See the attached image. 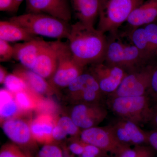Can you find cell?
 <instances>
[{
	"label": "cell",
	"instance_id": "cell-1",
	"mask_svg": "<svg viewBox=\"0 0 157 157\" xmlns=\"http://www.w3.org/2000/svg\"><path fill=\"white\" fill-rule=\"evenodd\" d=\"M67 39L73 58L82 67L104 62L107 39L94 27L77 21L71 25Z\"/></svg>",
	"mask_w": 157,
	"mask_h": 157
},
{
	"label": "cell",
	"instance_id": "cell-2",
	"mask_svg": "<svg viewBox=\"0 0 157 157\" xmlns=\"http://www.w3.org/2000/svg\"><path fill=\"white\" fill-rule=\"evenodd\" d=\"M9 20L20 25L34 36L58 40L67 39L71 26L67 21L43 13L28 12L11 17Z\"/></svg>",
	"mask_w": 157,
	"mask_h": 157
},
{
	"label": "cell",
	"instance_id": "cell-3",
	"mask_svg": "<svg viewBox=\"0 0 157 157\" xmlns=\"http://www.w3.org/2000/svg\"><path fill=\"white\" fill-rule=\"evenodd\" d=\"M107 101L109 109L121 119L132 122L138 126L149 122L153 104L147 94L108 98Z\"/></svg>",
	"mask_w": 157,
	"mask_h": 157
},
{
	"label": "cell",
	"instance_id": "cell-4",
	"mask_svg": "<svg viewBox=\"0 0 157 157\" xmlns=\"http://www.w3.org/2000/svg\"><path fill=\"white\" fill-rule=\"evenodd\" d=\"M144 0H100L98 29L113 35Z\"/></svg>",
	"mask_w": 157,
	"mask_h": 157
},
{
	"label": "cell",
	"instance_id": "cell-5",
	"mask_svg": "<svg viewBox=\"0 0 157 157\" xmlns=\"http://www.w3.org/2000/svg\"><path fill=\"white\" fill-rule=\"evenodd\" d=\"M113 35L115 39L113 36L112 39L107 40L104 63L119 67L128 72L153 62L147 58L132 42L129 44L124 43L116 38V34Z\"/></svg>",
	"mask_w": 157,
	"mask_h": 157
},
{
	"label": "cell",
	"instance_id": "cell-6",
	"mask_svg": "<svg viewBox=\"0 0 157 157\" xmlns=\"http://www.w3.org/2000/svg\"><path fill=\"white\" fill-rule=\"evenodd\" d=\"M156 62H151L127 72L116 90L108 98L147 94Z\"/></svg>",
	"mask_w": 157,
	"mask_h": 157
},
{
	"label": "cell",
	"instance_id": "cell-7",
	"mask_svg": "<svg viewBox=\"0 0 157 157\" xmlns=\"http://www.w3.org/2000/svg\"><path fill=\"white\" fill-rule=\"evenodd\" d=\"M84 69L73 58L67 43L63 42L59 52L57 67L50 83L54 87H67L83 73Z\"/></svg>",
	"mask_w": 157,
	"mask_h": 157
},
{
	"label": "cell",
	"instance_id": "cell-8",
	"mask_svg": "<svg viewBox=\"0 0 157 157\" xmlns=\"http://www.w3.org/2000/svg\"><path fill=\"white\" fill-rule=\"evenodd\" d=\"M90 66L89 73L95 78L102 93L107 96L116 90L127 73L122 68L104 62Z\"/></svg>",
	"mask_w": 157,
	"mask_h": 157
},
{
	"label": "cell",
	"instance_id": "cell-9",
	"mask_svg": "<svg viewBox=\"0 0 157 157\" xmlns=\"http://www.w3.org/2000/svg\"><path fill=\"white\" fill-rule=\"evenodd\" d=\"M80 137L85 143L94 145L101 149L117 152L121 155L127 149L125 145L116 138L108 125L83 130L80 133Z\"/></svg>",
	"mask_w": 157,
	"mask_h": 157
},
{
	"label": "cell",
	"instance_id": "cell-10",
	"mask_svg": "<svg viewBox=\"0 0 157 157\" xmlns=\"http://www.w3.org/2000/svg\"><path fill=\"white\" fill-rule=\"evenodd\" d=\"M107 115V109L101 103H80L73 107L71 118L78 128L85 130L96 127Z\"/></svg>",
	"mask_w": 157,
	"mask_h": 157
},
{
	"label": "cell",
	"instance_id": "cell-11",
	"mask_svg": "<svg viewBox=\"0 0 157 157\" xmlns=\"http://www.w3.org/2000/svg\"><path fill=\"white\" fill-rule=\"evenodd\" d=\"M28 12L43 13L69 22L72 17L70 0H26Z\"/></svg>",
	"mask_w": 157,
	"mask_h": 157
},
{
	"label": "cell",
	"instance_id": "cell-12",
	"mask_svg": "<svg viewBox=\"0 0 157 157\" xmlns=\"http://www.w3.org/2000/svg\"><path fill=\"white\" fill-rule=\"evenodd\" d=\"M61 40L48 42L37 57L32 71L43 78H51L55 73L58 63Z\"/></svg>",
	"mask_w": 157,
	"mask_h": 157
},
{
	"label": "cell",
	"instance_id": "cell-13",
	"mask_svg": "<svg viewBox=\"0 0 157 157\" xmlns=\"http://www.w3.org/2000/svg\"><path fill=\"white\" fill-rule=\"evenodd\" d=\"M48 42L37 38L30 41L14 45L13 58L19 61L24 67L32 70L37 57Z\"/></svg>",
	"mask_w": 157,
	"mask_h": 157
},
{
	"label": "cell",
	"instance_id": "cell-14",
	"mask_svg": "<svg viewBox=\"0 0 157 157\" xmlns=\"http://www.w3.org/2000/svg\"><path fill=\"white\" fill-rule=\"evenodd\" d=\"M2 127L6 136L14 143L20 146H28L34 140L30 126L22 120L16 118L6 120Z\"/></svg>",
	"mask_w": 157,
	"mask_h": 157
},
{
	"label": "cell",
	"instance_id": "cell-15",
	"mask_svg": "<svg viewBox=\"0 0 157 157\" xmlns=\"http://www.w3.org/2000/svg\"><path fill=\"white\" fill-rule=\"evenodd\" d=\"M157 18V0H147L135 8L126 22L131 29L152 23Z\"/></svg>",
	"mask_w": 157,
	"mask_h": 157
},
{
	"label": "cell",
	"instance_id": "cell-16",
	"mask_svg": "<svg viewBox=\"0 0 157 157\" xmlns=\"http://www.w3.org/2000/svg\"><path fill=\"white\" fill-rule=\"evenodd\" d=\"M100 0H70L74 15L79 22L94 26L99 15Z\"/></svg>",
	"mask_w": 157,
	"mask_h": 157
},
{
	"label": "cell",
	"instance_id": "cell-17",
	"mask_svg": "<svg viewBox=\"0 0 157 157\" xmlns=\"http://www.w3.org/2000/svg\"><path fill=\"white\" fill-rule=\"evenodd\" d=\"M14 73L22 78L29 88L38 94H47L53 90V86L45 78L27 68L16 69Z\"/></svg>",
	"mask_w": 157,
	"mask_h": 157
},
{
	"label": "cell",
	"instance_id": "cell-18",
	"mask_svg": "<svg viewBox=\"0 0 157 157\" xmlns=\"http://www.w3.org/2000/svg\"><path fill=\"white\" fill-rule=\"evenodd\" d=\"M55 124L52 117L47 114L37 117L30 125L31 132L34 140L43 143H49L53 140L52 131Z\"/></svg>",
	"mask_w": 157,
	"mask_h": 157
},
{
	"label": "cell",
	"instance_id": "cell-19",
	"mask_svg": "<svg viewBox=\"0 0 157 157\" xmlns=\"http://www.w3.org/2000/svg\"><path fill=\"white\" fill-rule=\"evenodd\" d=\"M36 38L24 28L9 20L0 21V39L9 42H25Z\"/></svg>",
	"mask_w": 157,
	"mask_h": 157
},
{
	"label": "cell",
	"instance_id": "cell-20",
	"mask_svg": "<svg viewBox=\"0 0 157 157\" xmlns=\"http://www.w3.org/2000/svg\"><path fill=\"white\" fill-rule=\"evenodd\" d=\"M130 41L137 47L147 58L152 62L157 61L156 57L153 50L145 29L143 27L131 29L128 34Z\"/></svg>",
	"mask_w": 157,
	"mask_h": 157
},
{
	"label": "cell",
	"instance_id": "cell-21",
	"mask_svg": "<svg viewBox=\"0 0 157 157\" xmlns=\"http://www.w3.org/2000/svg\"><path fill=\"white\" fill-rule=\"evenodd\" d=\"M13 94L6 89L0 91V116L1 119H9L15 115L19 108L13 98Z\"/></svg>",
	"mask_w": 157,
	"mask_h": 157
},
{
	"label": "cell",
	"instance_id": "cell-22",
	"mask_svg": "<svg viewBox=\"0 0 157 157\" xmlns=\"http://www.w3.org/2000/svg\"><path fill=\"white\" fill-rule=\"evenodd\" d=\"M70 92L76 94L87 90L101 91L97 81L89 73H83L79 75L67 86Z\"/></svg>",
	"mask_w": 157,
	"mask_h": 157
},
{
	"label": "cell",
	"instance_id": "cell-23",
	"mask_svg": "<svg viewBox=\"0 0 157 157\" xmlns=\"http://www.w3.org/2000/svg\"><path fill=\"white\" fill-rule=\"evenodd\" d=\"M122 123L131 138L132 144H140L144 142H147V133L140 128L139 126L129 121L120 119Z\"/></svg>",
	"mask_w": 157,
	"mask_h": 157
},
{
	"label": "cell",
	"instance_id": "cell-24",
	"mask_svg": "<svg viewBox=\"0 0 157 157\" xmlns=\"http://www.w3.org/2000/svg\"><path fill=\"white\" fill-rule=\"evenodd\" d=\"M34 93L28 88L25 90L14 94V100L20 109L23 111H28L34 109L36 106V102L33 98Z\"/></svg>",
	"mask_w": 157,
	"mask_h": 157
},
{
	"label": "cell",
	"instance_id": "cell-25",
	"mask_svg": "<svg viewBox=\"0 0 157 157\" xmlns=\"http://www.w3.org/2000/svg\"><path fill=\"white\" fill-rule=\"evenodd\" d=\"M3 84L6 89L13 94L25 90L28 88L22 78L14 73L8 74Z\"/></svg>",
	"mask_w": 157,
	"mask_h": 157
},
{
	"label": "cell",
	"instance_id": "cell-26",
	"mask_svg": "<svg viewBox=\"0 0 157 157\" xmlns=\"http://www.w3.org/2000/svg\"><path fill=\"white\" fill-rule=\"evenodd\" d=\"M108 126L116 138L121 143L125 145L128 144H132L126 129L125 128L121 120Z\"/></svg>",
	"mask_w": 157,
	"mask_h": 157
},
{
	"label": "cell",
	"instance_id": "cell-27",
	"mask_svg": "<svg viewBox=\"0 0 157 157\" xmlns=\"http://www.w3.org/2000/svg\"><path fill=\"white\" fill-rule=\"evenodd\" d=\"M56 125L67 136L76 135L79 133V128L74 124L71 117H63L59 120Z\"/></svg>",
	"mask_w": 157,
	"mask_h": 157
},
{
	"label": "cell",
	"instance_id": "cell-28",
	"mask_svg": "<svg viewBox=\"0 0 157 157\" xmlns=\"http://www.w3.org/2000/svg\"><path fill=\"white\" fill-rule=\"evenodd\" d=\"M0 157H32L27 155L15 144L3 145L0 151Z\"/></svg>",
	"mask_w": 157,
	"mask_h": 157
},
{
	"label": "cell",
	"instance_id": "cell-29",
	"mask_svg": "<svg viewBox=\"0 0 157 157\" xmlns=\"http://www.w3.org/2000/svg\"><path fill=\"white\" fill-rule=\"evenodd\" d=\"M143 27L157 59V25L152 23Z\"/></svg>",
	"mask_w": 157,
	"mask_h": 157
},
{
	"label": "cell",
	"instance_id": "cell-30",
	"mask_svg": "<svg viewBox=\"0 0 157 157\" xmlns=\"http://www.w3.org/2000/svg\"><path fill=\"white\" fill-rule=\"evenodd\" d=\"M14 47L9 42L0 39V61L1 62H8L13 58Z\"/></svg>",
	"mask_w": 157,
	"mask_h": 157
},
{
	"label": "cell",
	"instance_id": "cell-31",
	"mask_svg": "<svg viewBox=\"0 0 157 157\" xmlns=\"http://www.w3.org/2000/svg\"><path fill=\"white\" fill-rule=\"evenodd\" d=\"M147 95L150 98L153 105L157 103V61L155 64L152 73L150 85Z\"/></svg>",
	"mask_w": 157,
	"mask_h": 157
},
{
	"label": "cell",
	"instance_id": "cell-32",
	"mask_svg": "<svg viewBox=\"0 0 157 157\" xmlns=\"http://www.w3.org/2000/svg\"><path fill=\"white\" fill-rule=\"evenodd\" d=\"M38 157H63L61 150L55 145L47 144L42 147Z\"/></svg>",
	"mask_w": 157,
	"mask_h": 157
},
{
	"label": "cell",
	"instance_id": "cell-33",
	"mask_svg": "<svg viewBox=\"0 0 157 157\" xmlns=\"http://www.w3.org/2000/svg\"><path fill=\"white\" fill-rule=\"evenodd\" d=\"M147 133V142L157 151V129H152Z\"/></svg>",
	"mask_w": 157,
	"mask_h": 157
},
{
	"label": "cell",
	"instance_id": "cell-34",
	"mask_svg": "<svg viewBox=\"0 0 157 157\" xmlns=\"http://www.w3.org/2000/svg\"><path fill=\"white\" fill-rule=\"evenodd\" d=\"M14 0H0V11L12 12Z\"/></svg>",
	"mask_w": 157,
	"mask_h": 157
},
{
	"label": "cell",
	"instance_id": "cell-35",
	"mask_svg": "<svg viewBox=\"0 0 157 157\" xmlns=\"http://www.w3.org/2000/svg\"><path fill=\"white\" fill-rule=\"evenodd\" d=\"M81 143L84 147V151H87L92 154L94 155L96 157L100 154L101 149L99 148V147L92 144L85 143L82 140Z\"/></svg>",
	"mask_w": 157,
	"mask_h": 157
},
{
	"label": "cell",
	"instance_id": "cell-36",
	"mask_svg": "<svg viewBox=\"0 0 157 157\" xmlns=\"http://www.w3.org/2000/svg\"><path fill=\"white\" fill-rule=\"evenodd\" d=\"M70 149L73 153L76 155H82L84 151V147L82 144L77 142L71 144Z\"/></svg>",
	"mask_w": 157,
	"mask_h": 157
},
{
	"label": "cell",
	"instance_id": "cell-37",
	"mask_svg": "<svg viewBox=\"0 0 157 157\" xmlns=\"http://www.w3.org/2000/svg\"><path fill=\"white\" fill-rule=\"evenodd\" d=\"M52 135L53 139L57 140H63L67 136L56 124L54 127Z\"/></svg>",
	"mask_w": 157,
	"mask_h": 157
},
{
	"label": "cell",
	"instance_id": "cell-38",
	"mask_svg": "<svg viewBox=\"0 0 157 157\" xmlns=\"http://www.w3.org/2000/svg\"><path fill=\"white\" fill-rule=\"evenodd\" d=\"M148 123L153 129H157V103L153 105L152 113Z\"/></svg>",
	"mask_w": 157,
	"mask_h": 157
},
{
	"label": "cell",
	"instance_id": "cell-39",
	"mask_svg": "<svg viewBox=\"0 0 157 157\" xmlns=\"http://www.w3.org/2000/svg\"><path fill=\"white\" fill-rule=\"evenodd\" d=\"M120 157H136L135 150L127 149L121 155Z\"/></svg>",
	"mask_w": 157,
	"mask_h": 157
},
{
	"label": "cell",
	"instance_id": "cell-40",
	"mask_svg": "<svg viewBox=\"0 0 157 157\" xmlns=\"http://www.w3.org/2000/svg\"><path fill=\"white\" fill-rule=\"evenodd\" d=\"M7 74V71L2 66H1L0 67V83L3 84L4 82L6 79Z\"/></svg>",
	"mask_w": 157,
	"mask_h": 157
},
{
	"label": "cell",
	"instance_id": "cell-41",
	"mask_svg": "<svg viewBox=\"0 0 157 157\" xmlns=\"http://www.w3.org/2000/svg\"><path fill=\"white\" fill-rule=\"evenodd\" d=\"M24 0H14V6L12 12H16L18 10L21 4Z\"/></svg>",
	"mask_w": 157,
	"mask_h": 157
},
{
	"label": "cell",
	"instance_id": "cell-42",
	"mask_svg": "<svg viewBox=\"0 0 157 157\" xmlns=\"http://www.w3.org/2000/svg\"><path fill=\"white\" fill-rule=\"evenodd\" d=\"M82 157H96L94 155L86 151L83 152V153L82 155Z\"/></svg>",
	"mask_w": 157,
	"mask_h": 157
}]
</instances>
